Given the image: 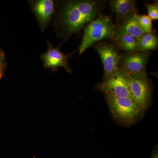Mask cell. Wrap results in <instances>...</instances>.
Listing matches in <instances>:
<instances>
[{
    "instance_id": "8992f818",
    "label": "cell",
    "mask_w": 158,
    "mask_h": 158,
    "mask_svg": "<svg viewBox=\"0 0 158 158\" xmlns=\"http://www.w3.org/2000/svg\"><path fill=\"white\" fill-rule=\"evenodd\" d=\"M149 53L146 52H137L120 55L118 68L128 74L146 72Z\"/></svg>"
},
{
    "instance_id": "9a60e30c",
    "label": "cell",
    "mask_w": 158,
    "mask_h": 158,
    "mask_svg": "<svg viewBox=\"0 0 158 158\" xmlns=\"http://www.w3.org/2000/svg\"><path fill=\"white\" fill-rule=\"evenodd\" d=\"M147 9L148 16L152 20L158 19V4L155 2L152 4H148Z\"/></svg>"
},
{
    "instance_id": "2e32d148",
    "label": "cell",
    "mask_w": 158,
    "mask_h": 158,
    "mask_svg": "<svg viewBox=\"0 0 158 158\" xmlns=\"http://www.w3.org/2000/svg\"><path fill=\"white\" fill-rule=\"evenodd\" d=\"M5 58L2 51L0 50V69L2 70L5 66Z\"/></svg>"
},
{
    "instance_id": "ba28073f",
    "label": "cell",
    "mask_w": 158,
    "mask_h": 158,
    "mask_svg": "<svg viewBox=\"0 0 158 158\" xmlns=\"http://www.w3.org/2000/svg\"><path fill=\"white\" fill-rule=\"evenodd\" d=\"M48 49L40 56L44 68H48L56 72L59 67H63L68 73H71V70L68 63L69 57L75 52L65 55L59 50V48L53 46L50 42L47 41Z\"/></svg>"
},
{
    "instance_id": "7c38bea8",
    "label": "cell",
    "mask_w": 158,
    "mask_h": 158,
    "mask_svg": "<svg viewBox=\"0 0 158 158\" xmlns=\"http://www.w3.org/2000/svg\"><path fill=\"white\" fill-rule=\"evenodd\" d=\"M116 46L119 48L128 53L139 52L138 48V39L129 34H123L114 39Z\"/></svg>"
},
{
    "instance_id": "9c48e42d",
    "label": "cell",
    "mask_w": 158,
    "mask_h": 158,
    "mask_svg": "<svg viewBox=\"0 0 158 158\" xmlns=\"http://www.w3.org/2000/svg\"><path fill=\"white\" fill-rule=\"evenodd\" d=\"M31 5L40 28L44 32L48 27L55 13V2L52 0H37L31 2Z\"/></svg>"
},
{
    "instance_id": "ac0fdd59",
    "label": "cell",
    "mask_w": 158,
    "mask_h": 158,
    "mask_svg": "<svg viewBox=\"0 0 158 158\" xmlns=\"http://www.w3.org/2000/svg\"><path fill=\"white\" fill-rule=\"evenodd\" d=\"M2 70L0 69V79L2 77Z\"/></svg>"
},
{
    "instance_id": "30bf717a",
    "label": "cell",
    "mask_w": 158,
    "mask_h": 158,
    "mask_svg": "<svg viewBox=\"0 0 158 158\" xmlns=\"http://www.w3.org/2000/svg\"><path fill=\"white\" fill-rule=\"evenodd\" d=\"M136 1L133 0L110 1V6L115 15L118 24L136 13Z\"/></svg>"
},
{
    "instance_id": "6da1fadb",
    "label": "cell",
    "mask_w": 158,
    "mask_h": 158,
    "mask_svg": "<svg viewBox=\"0 0 158 158\" xmlns=\"http://www.w3.org/2000/svg\"><path fill=\"white\" fill-rule=\"evenodd\" d=\"M105 1L97 0L69 1L65 2L60 23L65 34L71 35L80 32L101 14Z\"/></svg>"
},
{
    "instance_id": "277c9868",
    "label": "cell",
    "mask_w": 158,
    "mask_h": 158,
    "mask_svg": "<svg viewBox=\"0 0 158 158\" xmlns=\"http://www.w3.org/2000/svg\"><path fill=\"white\" fill-rule=\"evenodd\" d=\"M125 74L128 81L131 98L141 108L147 110L151 102L152 89L146 73Z\"/></svg>"
},
{
    "instance_id": "5b68a950",
    "label": "cell",
    "mask_w": 158,
    "mask_h": 158,
    "mask_svg": "<svg viewBox=\"0 0 158 158\" xmlns=\"http://www.w3.org/2000/svg\"><path fill=\"white\" fill-rule=\"evenodd\" d=\"M98 88L106 94L116 98H131L126 75L119 68L103 79Z\"/></svg>"
},
{
    "instance_id": "7a4b0ae2",
    "label": "cell",
    "mask_w": 158,
    "mask_h": 158,
    "mask_svg": "<svg viewBox=\"0 0 158 158\" xmlns=\"http://www.w3.org/2000/svg\"><path fill=\"white\" fill-rule=\"evenodd\" d=\"M110 113L118 123L127 127L135 124L144 116L145 110L131 98L106 95Z\"/></svg>"
},
{
    "instance_id": "52a82bcc",
    "label": "cell",
    "mask_w": 158,
    "mask_h": 158,
    "mask_svg": "<svg viewBox=\"0 0 158 158\" xmlns=\"http://www.w3.org/2000/svg\"><path fill=\"white\" fill-rule=\"evenodd\" d=\"M103 65L104 78L116 72L118 69L120 55L117 48L111 44L100 42L95 47Z\"/></svg>"
},
{
    "instance_id": "3957f363",
    "label": "cell",
    "mask_w": 158,
    "mask_h": 158,
    "mask_svg": "<svg viewBox=\"0 0 158 158\" xmlns=\"http://www.w3.org/2000/svg\"><path fill=\"white\" fill-rule=\"evenodd\" d=\"M115 27L112 18L109 15L101 14L85 28L81 43L79 47L80 55L95 43L106 39L114 40Z\"/></svg>"
},
{
    "instance_id": "5bb4252c",
    "label": "cell",
    "mask_w": 158,
    "mask_h": 158,
    "mask_svg": "<svg viewBox=\"0 0 158 158\" xmlns=\"http://www.w3.org/2000/svg\"><path fill=\"white\" fill-rule=\"evenodd\" d=\"M137 20L138 24L145 33L152 32V20L148 15H138Z\"/></svg>"
},
{
    "instance_id": "e0dca14e",
    "label": "cell",
    "mask_w": 158,
    "mask_h": 158,
    "mask_svg": "<svg viewBox=\"0 0 158 158\" xmlns=\"http://www.w3.org/2000/svg\"><path fill=\"white\" fill-rule=\"evenodd\" d=\"M151 158H158V152L157 147H156L154 149L153 151L152 155Z\"/></svg>"
},
{
    "instance_id": "8fae6325",
    "label": "cell",
    "mask_w": 158,
    "mask_h": 158,
    "mask_svg": "<svg viewBox=\"0 0 158 158\" xmlns=\"http://www.w3.org/2000/svg\"><path fill=\"white\" fill-rule=\"evenodd\" d=\"M137 16V13H135L116 26L115 39L123 34H129L138 39L145 33L138 24Z\"/></svg>"
},
{
    "instance_id": "4fadbf2b",
    "label": "cell",
    "mask_w": 158,
    "mask_h": 158,
    "mask_svg": "<svg viewBox=\"0 0 158 158\" xmlns=\"http://www.w3.org/2000/svg\"><path fill=\"white\" fill-rule=\"evenodd\" d=\"M158 40L156 34L144 33L138 39L139 52H146L156 49L158 47Z\"/></svg>"
}]
</instances>
